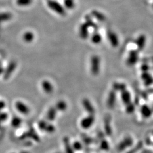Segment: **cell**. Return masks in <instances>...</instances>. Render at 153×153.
<instances>
[{
    "label": "cell",
    "mask_w": 153,
    "mask_h": 153,
    "mask_svg": "<svg viewBox=\"0 0 153 153\" xmlns=\"http://www.w3.org/2000/svg\"><path fill=\"white\" fill-rule=\"evenodd\" d=\"M100 148L104 150H106L108 149V144L106 140H103L100 143Z\"/></svg>",
    "instance_id": "26"
},
{
    "label": "cell",
    "mask_w": 153,
    "mask_h": 153,
    "mask_svg": "<svg viewBox=\"0 0 153 153\" xmlns=\"http://www.w3.org/2000/svg\"><path fill=\"white\" fill-rule=\"evenodd\" d=\"M95 122V117L94 115H89L83 118L80 122L81 127L84 129H88L90 128Z\"/></svg>",
    "instance_id": "3"
},
{
    "label": "cell",
    "mask_w": 153,
    "mask_h": 153,
    "mask_svg": "<svg viewBox=\"0 0 153 153\" xmlns=\"http://www.w3.org/2000/svg\"><path fill=\"white\" fill-rule=\"evenodd\" d=\"M5 106V104L3 101H0V110L2 109Z\"/></svg>",
    "instance_id": "29"
},
{
    "label": "cell",
    "mask_w": 153,
    "mask_h": 153,
    "mask_svg": "<svg viewBox=\"0 0 153 153\" xmlns=\"http://www.w3.org/2000/svg\"><path fill=\"white\" fill-rule=\"evenodd\" d=\"M55 107L56 108L57 111H58L60 112H64L66 111V109L68 108V104L65 101L63 100H61L57 102Z\"/></svg>",
    "instance_id": "10"
},
{
    "label": "cell",
    "mask_w": 153,
    "mask_h": 153,
    "mask_svg": "<svg viewBox=\"0 0 153 153\" xmlns=\"http://www.w3.org/2000/svg\"><path fill=\"white\" fill-rule=\"evenodd\" d=\"M64 6L66 9L72 10L75 7V0H64Z\"/></svg>",
    "instance_id": "20"
},
{
    "label": "cell",
    "mask_w": 153,
    "mask_h": 153,
    "mask_svg": "<svg viewBox=\"0 0 153 153\" xmlns=\"http://www.w3.org/2000/svg\"><path fill=\"white\" fill-rule=\"evenodd\" d=\"M7 118V115L6 113L0 114V121H5Z\"/></svg>",
    "instance_id": "27"
},
{
    "label": "cell",
    "mask_w": 153,
    "mask_h": 153,
    "mask_svg": "<svg viewBox=\"0 0 153 153\" xmlns=\"http://www.w3.org/2000/svg\"><path fill=\"white\" fill-rule=\"evenodd\" d=\"M91 15L100 22H103L106 20L105 15L101 12L96 10H94L91 11Z\"/></svg>",
    "instance_id": "12"
},
{
    "label": "cell",
    "mask_w": 153,
    "mask_h": 153,
    "mask_svg": "<svg viewBox=\"0 0 153 153\" xmlns=\"http://www.w3.org/2000/svg\"><path fill=\"white\" fill-rule=\"evenodd\" d=\"M22 123V119L18 117V116H15L14 117L12 120H11V125L14 127V128H19Z\"/></svg>",
    "instance_id": "18"
},
{
    "label": "cell",
    "mask_w": 153,
    "mask_h": 153,
    "mask_svg": "<svg viewBox=\"0 0 153 153\" xmlns=\"http://www.w3.org/2000/svg\"><path fill=\"white\" fill-rule=\"evenodd\" d=\"M32 2V0H16V3L19 6H28Z\"/></svg>",
    "instance_id": "21"
},
{
    "label": "cell",
    "mask_w": 153,
    "mask_h": 153,
    "mask_svg": "<svg viewBox=\"0 0 153 153\" xmlns=\"http://www.w3.org/2000/svg\"><path fill=\"white\" fill-rule=\"evenodd\" d=\"M43 91L47 94H51L54 89L52 83L48 80H43L41 83Z\"/></svg>",
    "instance_id": "7"
},
{
    "label": "cell",
    "mask_w": 153,
    "mask_h": 153,
    "mask_svg": "<svg viewBox=\"0 0 153 153\" xmlns=\"http://www.w3.org/2000/svg\"><path fill=\"white\" fill-rule=\"evenodd\" d=\"M16 68V63L14 61H11L9 65L7 66L5 73H4V78L5 79H8L10 76L11 75V74L13 73V72L15 70V69Z\"/></svg>",
    "instance_id": "8"
},
{
    "label": "cell",
    "mask_w": 153,
    "mask_h": 153,
    "mask_svg": "<svg viewBox=\"0 0 153 153\" xmlns=\"http://www.w3.org/2000/svg\"><path fill=\"white\" fill-rule=\"evenodd\" d=\"M84 139V141H85V142H86V144H90L91 142H93V140H91L90 137H85V138H83Z\"/></svg>",
    "instance_id": "28"
},
{
    "label": "cell",
    "mask_w": 153,
    "mask_h": 153,
    "mask_svg": "<svg viewBox=\"0 0 153 153\" xmlns=\"http://www.w3.org/2000/svg\"><path fill=\"white\" fill-rule=\"evenodd\" d=\"M12 17V15L10 12H6L0 13V23L6 22L10 20Z\"/></svg>",
    "instance_id": "16"
},
{
    "label": "cell",
    "mask_w": 153,
    "mask_h": 153,
    "mask_svg": "<svg viewBox=\"0 0 153 153\" xmlns=\"http://www.w3.org/2000/svg\"><path fill=\"white\" fill-rule=\"evenodd\" d=\"M122 99L124 103H128L129 100V95L127 92H123L122 93Z\"/></svg>",
    "instance_id": "25"
},
{
    "label": "cell",
    "mask_w": 153,
    "mask_h": 153,
    "mask_svg": "<svg viewBox=\"0 0 153 153\" xmlns=\"http://www.w3.org/2000/svg\"><path fill=\"white\" fill-rule=\"evenodd\" d=\"M108 38L113 46H116L118 44V40L116 36L112 32L109 31L107 33Z\"/></svg>",
    "instance_id": "19"
},
{
    "label": "cell",
    "mask_w": 153,
    "mask_h": 153,
    "mask_svg": "<svg viewBox=\"0 0 153 153\" xmlns=\"http://www.w3.org/2000/svg\"><path fill=\"white\" fill-rule=\"evenodd\" d=\"M47 5L51 10L61 16H65L66 12L65 8L57 1L55 0H48Z\"/></svg>",
    "instance_id": "2"
},
{
    "label": "cell",
    "mask_w": 153,
    "mask_h": 153,
    "mask_svg": "<svg viewBox=\"0 0 153 153\" xmlns=\"http://www.w3.org/2000/svg\"><path fill=\"white\" fill-rule=\"evenodd\" d=\"M104 129L106 131V132L107 135H110L111 132V127H110V123H109V120L107 119V118L105 120V123H104Z\"/></svg>",
    "instance_id": "23"
},
{
    "label": "cell",
    "mask_w": 153,
    "mask_h": 153,
    "mask_svg": "<svg viewBox=\"0 0 153 153\" xmlns=\"http://www.w3.org/2000/svg\"><path fill=\"white\" fill-rule=\"evenodd\" d=\"M82 104L85 110L89 115H94V114L95 113V110L89 99H88L87 98L83 99L82 101Z\"/></svg>",
    "instance_id": "4"
},
{
    "label": "cell",
    "mask_w": 153,
    "mask_h": 153,
    "mask_svg": "<svg viewBox=\"0 0 153 153\" xmlns=\"http://www.w3.org/2000/svg\"><path fill=\"white\" fill-rule=\"evenodd\" d=\"M73 148L74 150L76 151H80L82 149V145L78 141H76L73 144Z\"/></svg>",
    "instance_id": "24"
},
{
    "label": "cell",
    "mask_w": 153,
    "mask_h": 153,
    "mask_svg": "<svg viewBox=\"0 0 153 153\" xmlns=\"http://www.w3.org/2000/svg\"><path fill=\"white\" fill-rule=\"evenodd\" d=\"M64 147L65 148V151L66 153H74V149L73 147L71 146L69 141V139L68 137H65L64 139L63 140Z\"/></svg>",
    "instance_id": "15"
},
{
    "label": "cell",
    "mask_w": 153,
    "mask_h": 153,
    "mask_svg": "<svg viewBox=\"0 0 153 153\" xmlns=\"http://www.w3.org/2000/svg\"></svg>",
    "instance_id": "32"
},
{
    "label": "cell",
    "mask_w": 153,
    "mask_h": 153,
    "mask_svg": "<svg viewBox=\"0 0 153 153\" xmlns=\"http://www.w3.org/2000/svg\"><path fill=\"white\" fill-rule=\"evenodd\" d=\"M15 107L16 110L19 112H20L21 114L27 115H28L30 112V108L25 103H24L23 102L21 101L16 102Z\"/></svg>",
    "instance_id": "5"
},
{
    "label": "cell",
    "mask_w": 153,
    "mask_h": 153,
    "mask_svg": "<svg viewBox=\"0 0 153 153\" xmlns=\"http://www.w3.org/2000/svg\"></svg>",
    "instance_id": "31"
},
{
    "label": "cell",
    "mask_w": 153,
    "mask_h": 153,
    "mask_svg": "<svg viewBox=\"0 0 153 153\" xmlns=\"http://www.w3.org/2000/svg\"><path fill=\"white\" fill-rule=\"evenodd\" d=\"M3 70L2 68V67H0V74H1L2 73H3Z\"/></svg>",
    "instance_id": "30"
},
{
    "label": "cell",
    "mask_w": 153,
    "mask_h": 153,
    "mask_svg": "<svg viewBox=\"0 0 153 153\" xmlns=\"http://www.w3.org/2000/svg\"><path fill=\"white\" fill-rule=\"evenodd\" d=\"M102 37L101 35L98 32V31L95 32L91 37V42L94 44H100L102 41Z\"/></svg>",
    "instance_id": "14"
},
{
    "label": "cell",
    "mask_w": 153,
    "mask_h": 153,
    "mask_svg": "<svg viewBox=\"0 0 153 153\" xmlns=\"http://www.w3.org/2000/svg\"><path fill=\"white\" fill-rule=\"evenodd\" d=\"M89 26L85 22L81 24L79 29V34L80 37L84 40H86L88 38L89 35Z\"/></svg>",
    "instance_id": "6"
},
{
    "label": "cell",
    "mask_w": 153,
    "mask_h": 153,
    "mask_svg": "<svg viewBox=\"0 0 153 153\" xmlns=\"http://www.w3.org/2000/svg\"><path fill=\"white\" fill-rule=\"evenodd\" d=\"M100 70V58L98 55H93L90 59V71L93 76H98Z\"/></svg>",
    "instance_id": "1"
},
{
    "label": "cell",
    "mask_w": 153,
    "mask_h": 153,
    "mask_svg": "<svg viewBox=\"0 0 153 153\" xmlns=\"http://www.w3.org/2000/svg\"><path fill=\"white\" fill-rule=\"evenodd\" d=\"M85 23L89 26V27L93 28L95 30L98 31L99 29V27L98 25L95 23V22L93 20L91 17L89 15H87L85 16Z\"/></svg>",
    "instance_id": "13"
},
{
    "label": "cell",
    "mask_w": 153,
    "mask_h": 153,
    "mask_svg": "<svg viewBox=\"0 0 153 153\" xmlns=\"http://www.w3.org/2000/svg\"><path fill=\"white\" fill-rule=\"evenodd\" d=\"M55 131H56L55 127L52 124H51L49 123L47 124V125L44 130V132H47L48 133H52L55 132Z\"/></svg>",
    "instance_id": "22"
},
{
    "label": "cell",
    "mask_w": 153,
    "mask_h": 153,
    "mask_svg": "<svg viewBox=\"0 0 153 153\" xmlns=\"http://www.w3.org/2000/svg\"><path fill=\"white\" fill-rule=\"evenodd\" d=\"M57 111L55 107H51L48 110L47 114V119L49 121H53L54 120H55L56 118V115H57Z\"/></svg>",
    "instance_id": "9"
},
{
    "label": "cell",
    "mask_w": 153,
    "mask_h": 153,
    "mask_svg": "<svg viewBox=\"0 0 153 153\" xmlns=\"http://www.w3.org/2000/svg\"><path fill=\"white\" fill-rule=\"evenodd\" d=\"M115 102V94L113 91H111L108 96L107 100V105L109 107H112L114 106Z\"/></svg>",
    "instance_id": "17"
},
{
    "label": "cell",
    "mask_w": 153,
    "mask_h": 153,
    "mask_svg": "<svg viewBox=\"0 0 153 153\" xmlns=\"http://www.w3.org/2000/svg\"><path fill=\"white\" fill-rule=\"evenodd\" d=\"M35 35L31 31H27L23 35V40L27 43H30L34 40Z\"/></svg>",
    "instance_id": "11"
}]
</instances>
